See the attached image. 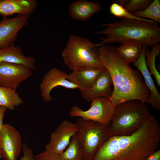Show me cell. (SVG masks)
I'll return each mask as SVG.
<instances>
[{"instance_id": "cell-1", "label": "cell", "mask_w": 160, "mask_h": 160, "mask_svg": "<svg viewBox=\"0 0 160 160\" xmlns=\"http://www.w3.org/2000/svg\"><path fill=\"white\" fill-rule=\"evenodd\" d=\"M160 124L153 115L132 134L110 136L90 160H145L159 149Z\"/></svg>"}, {"instance_id": "cell-2", "label": "cell", "mask_w": 160, "mask_h": 160, "mask_svg": "<svg viewBox=\"0 0 160 160\" xmlns=\"http://www.w3.org/2000/svg\"><path fill=\"white\" fill-rule=\"evenodd\" d=\"M97 52L100 62L111 78L113 88L109 99L114 105L130 100L146 103L149 92L142 77L124 60L117 48L104 44Z\"/></svg>"}, {"instance_id": "cell-3", "label": "cell", "mask_w": 160, "mask_h": 160, "mask_svg": "<svg viewBox=\"0 0 160 160\" xmlns=\"http://www.w3.org/2000/svg\"><path fill=\"white\" fill-rule=\"evenodd\" d=\"M101 26L106 27L103 30L95 32L105 36V38H100L102 41L99 44L100 47L107 43H122L134 40L148 47L160 42V27L153 21L122 18Z\"/></svg>"}, {"instance_id": "cell-4", "label": "cell", "mask_w": 160, "mask_h": 160, "mask_svg": "<svg viewBox=\"0 0 160 160\" xmlns=\"http://www.w3.org/2000/svg\"><path fill=\"white\" fill-rule=\"evenodd\" d=\"M151 115L145 103L128 101L116 105L109 126L110 136L128 135L137 130Z\"/></svg>"}, {"instance_id": "cell-5", "label": "cell", "mask_w": 160, "mask_h": 160, "mask_svg": "<svg viewBox=\"0 0 160 160\" xmlns=\"http://www.w3.org/2000/svg\"><path fill=\"white\" fill-rule=\"evenodd\" d=\"M98 47H100L99 44L71 34L62 56L65 63L72 71L89 68L106 69L99 59Z\"/></svg>"}, {"instance_id": "cell-6", "label": "cell", "mask_w": 160, "mask_h": 160, "mask_svg": "<svg viewBox=\"0 0 160 160\" xmlns=\"http://www.w3.org/2000/svg\"><path fill=\"white\" fill-rule=\"evenodd\" d=\"M84 160H90L99 148L110 137L109 126L78 118L76 123Z\"/></svg>"}, {"instance_id": "cell-7", "label": "cell", "mask_w": 160, "mask_h": 160, "mask_svg": "<svg viewBox=\"0 0 160 160\" xmlns=\"http://www.w3.org/2000/svg\"><path fill=\"white\" fill-rule=\"evenodd\" d=\"M91 102L90 107L87 110H83L76 106H72L69 116L109 126L115 108L109 98L100 97L93 100Z\"/></svg>"}, {"instance_id": "cell-8", "label": "cell", "mask_w": 160, "mask_h": 160, "mask_svg": "<svg viewBox=\"0 0 160 160\" xmlns=\"http://www.w3.org/2000/svg\"><path fill=\"white\" fill-rule=\"evenodd\" d=\"M22 138L13 126L4 124L0 131V153L4 160H17L22 151Z\"/></svg>"}, {"instance_id": "cell-9", "label": "cell", "mask_w": 160, "mask_h": 160, "mask_svg": "<svg viewBox=\"0 0 160 160\" xmlns=\"http://www.w3.org/2000/svg\"><path fill=\"white\" fill-rule=\"evenodd\" d=\"M31 70L22 64L0 63V86L16 90L33 75Z\"/></svg>"}, {"instance_id": "cell-10", "label": "cell", "mask_w": 160, "mask_h": 160, "mask_svg": "<svg viewBox=\"0 0 160 160\" xmlns=\"http://www.w3.org/2000/svg\"><path fill=\"white\" fill-rule=\"evenodd\" d=\"M77 132L76 124L63 120L51 133L49 142L45 147L49 150L61 154L68 147L72 137Z\"/></svg>"}, {"instance_id": "cell-11", "label": "cell", "mask_w": 160, "mask_h": 160, "mask_svg": "<svg viewBox=\"0 0 160 160\" xmlns=\"http://www.w3.org/2000/svg\"><path fill=\"white\" fill-rule=\"evenodd\" d=\"M68 74L56 68H53L47 72L39 84L41 95L47 102L52 100L50 92L54 88L62 87L71 89H78L77 86L66 79Z\"/></svg>"}, {"instance_id": "cell-12", "label": "cell", "mask_w": 160, "mask_h": 160, "mask_svg": "<svg viewBox=\"0 0 160 160\" xmlns=\"http://www.w3.org/2000/svg\"><path fill=\"white\" fill-rule=\"evenodd\" d=\"M29 15L3 17L0 21V49L14 44L19 32L28 23Z\"/></svg>"}, {"instance_id": "cell-13", "label": "cell", "mask_w": 160, "mask_h": 160, "mask_svg": "<svg viewBox=\"0 0 160 160\" xmlns=\"http://www.w3.org/2000/svg\"><path fill=\"white\" fill-rule=\"evenodd\" d=\"M147 47L143 46L141 53L137 59L133 63L142 74L145 83L149 90V94L146 103L150 104L154 110L160 109V94L148 68L146 62L145 51Z\"/></svg>"}, {"instance_id": "cell-14", "label": "cell", "mask_w": 160, "mask_h": 160, "mask_svg": "<svg viewBox=\"0 0 160 160\" xmlns=\"http://www.w3.org/2000/svg\"><path fill=\"white\" fill-rule=\"evenodd\" d=\"M112 84L111 76L106 70L100 74L90 88L85 91H79L83 99L88 102L100 97L109 98L112 92L111 88Z\"/></svg>"}, {"instance_id": "cell-15", "label": "cell", "mask_w": 160, "mask_h": 160, "mask_svg": "<svg viewBox=\"0 0 160 160\" xmlns=\"http://www.w3.org/2000/svg\"><path fill=\"white\" fill-rule=\"evenodd\" d=\"M38 6L36 0H0V15L3 17L15 14L30 15Z\"/></svg>"}, {"instance_id": "cell-16", "label": "cell", "mask_w": 160, "mask_h": 160, "mask_svg": "<svg viewBox=\"0 0 160 160\" xmlns=\"http://www.w3.org/2000/svg\"><path fill=\"white\" fill-rule=\"evenodd\" d=\"M105 70L92 68L80 69L68 74L66 79L77 86L79 91H85L91 87L100 74Z\"/></svg>"}, {"instance_id": "cell-17", "label": "cell", "mask_w": 160, "mask_h": 160, "mask_svg": "<svg viewBox=\"0 0 160 160\" xmlns=\"http://www.w3.org/2000/svg\"><path fill=\"white\" fill-rule=\"evenodd\" d=\"M102 9L101 3L85 0H78L71 3L69 8V14L72 18L79 20L85 21L94 14Z\"/></svg>"}, {"instance_id": "cell-18", "label": "cell", "mask_w": 160, "mask_h": 160, "mask_svg": "<svg viewBox=\"0 0 160 160\" xmlns=\"http://www.w3.org/2000/svg\"><path fill=\"white\" fill-rule=\"evenodd\" d=\"M7 62L23 65L31 70L36 68V60L34 57L24 55L21 49L12 45L0 49V63Z\"/></svg>"}, {"instance_id": "cell-19", "label": "cell", "mask_w": 160, "mask_h": 160, "mask_svg": "<svg viewBox=\"0 0 160 160\" xmlns=\"http://www.w3.org/2000/svg\"><path fill=\"white\" fill-rule=\"evenodd\" d=\"M143 45L140 42L128 40L122 43L117 48L118 53L124 60L129 64L134 63L140 57Z\"/></svg>"}, {"instance_id": "cell-20", "label": "cell", "mask_w": 160, "mask_h": 160, "mask_svg": "<svg viewBox=\"0 0 160 160\" xmlns=\"http://www.w3.org/2000/svg\"><path fill=\"white\" fill-rule=\"evenodd\" d=\"M23 103L16 90L0 86V106L12 111Z\"/></svg>"}, {"instance_id": "cell-21", "label": "cell", "mask_w": 160, "mask_h": 160, "mask_svg": "<svg viewBox=\"0 0 160 160\" xmlns=\"http://www.w3.org/2000/svg\"><path fill=\"white\" fill-rule=\"evenodd\" d=\"M60 160H84L83 151L78 133L71 138L67 148L60 155Z\"/></svg>"}, {"instance_id": "cell-22", "label": "cell", "mask_w": 160, "mask_h": 160, "mask_svg": "<svg viewBox=\"0 0 160 160\" xmlns=\"http://www.w3.org/2000/svg\"><path fill=\"white\" fill-rule=\"evenodd\" d=\"M160 52L159 43L152 46L151 50L147 49L145 51L146 62L148 68L151 75H153L156 80L158 87L160 86V75L156 69L155 60L159 56Z\"/></svg>"}, {"instance_id": "cell-23", "label": "cell", "mask_w": 160, "mask_h": 160, "mask_svg": "<svg viewBox=\"0 0 160 160\" xmlns=\"http://www.w3.org/2000/svg\"><path fill=\"white\" fill-rule=\"evenodd\" d=\"M132 13L136 17L147 19L148 18L157 23H160V1L154 0L145 9Z\"/></svg>"}, {"instance_id": "cell-24", "label": "cell", "mask_w": 160, "mask_h": 160, "mask_svg": "<svg viewBox=\"0 0 160 160\" xmlns=\"http://www.w3.org/2000/svg\"><path fill=\"white\" fill-rule=\"evenodd\" d=\"M152 1L151 0H117L114 2L120 4L129 12H134L143 10Z\"/></svg>"}, {"instance_id": "cell-25", "label": "cell", "mask_w": 160, "mask_h": 160, "mask_svg": "<svg viewBox=\"0 0 160 160\" xmlns=\"http://www.w3.org/2000/svg\"><path fill=\"white\" fill-rule=\"evenodd\" d=\"M109 11L112 15L122 19L125 18L149 22L153 21L149 20L136 17L132 13L128 12L122 6L115 2H113L110 5Z\"/></svg>"}, {"instance_id": "cell-26", "label": "cell", "mask_w": 160, "mask_h": 160, "mask_svg": "<svg viewBox=\"0 0 160 160\" xmlns=\"http://www.w3.org/2000/svg\"><path fill=\"white\" fill-rule=\"evenodd\" d=\"M34 157L35 160H60V155L49 150H45Z\"/></svg>"}, {"instance_id": "cell-27", "label": "cell", "mask_w": 160, "mask_h": 160, "mask_svg": "<svg viewBox=\"0 0 160 160\" xmlns=\"http://www.w3.org/2000/svg\"><path fill=\"white\" fill-rule=\"evenodd\" d=\"M22 151L23 156L20 160H35L32 150L25 143L23 144Z\"/></svg>"}, {"instance_id": "cell-28", "label": "cell", "mask_w": 160, "mask_h": 160, "mask_svg": "<svg viewBox=\"0 0 160 160\" xmlns=\"http://www.w3.org/2000/svg\"><path fill=\"white\" fill-rule=\"evenodd\" d=\"M7 109L5 107L0 106V131L2 129L4 124L3 123V120Z\"/></svg>"}, {"instance_id": "cell-29", "label": "cell", "mask_w": 160, "mask_h": 160, "mask_svg": "<svg viewBox=\"0 0 160 160\" xmlns=\"http://www.w3.org/2000/svg\"><path fill=\"white\" fill-rule=\"evenodd\" d=\"M145 160H160V149L151 154Z\"/></svg>"}, {"instance_id": "cell-30", "label": "cell", "mask_w": 160, "mask_h": 160, "mask_svg": "<svg viewBox=\"0 0 160 160\" xmlns=\"http://www.w3.org/2000/svg\"><path fill=\"white\" fill-rule=\"evenodd\" d=\"M2 159V158L1 155V153H0V159Z\"/></svg>"}]
</instances>
